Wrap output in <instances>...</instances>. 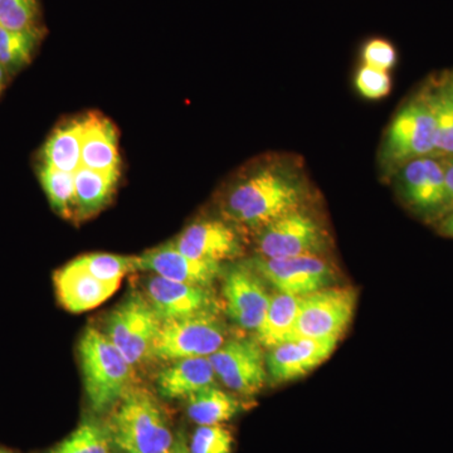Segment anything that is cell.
<instances>
[{
    "label": "cell",
    "mask_w": 453,
    "mask_h": 453,
    "mask_svg": "<svg viewBox=\"0 0 453 453\" xmlns=\"http://www.w3.org/2000/svg\"><path fill=\"white\" fill-rule=\"evenodd\" d=\"M222 292L226 311L232 321L244 330L257 332L266 315L271 295L264 279L249 261L226 271Z\"/></svg>",
    "instance_id": "7c38bea8"
},
{
    "label": "cell",
    "mask_w": 453,
    "mask_h": 453,
    "mask_svg": "<svg viewBox=\"0 0 453 453\" xmlns=\"http://www.w3.org/2000/svg\"><path fill=\"white\" fill-rule=\"evenodd\" d=\"M259 276L281 294L303 297L333 286L335 271L321 256L288 258L256 257L249 261Z\"/></svg>",
    "instance_id": "30bf717a"
},
{
    "label": "cell",
    "mask_w": 453,
    "mask_h": 453,
    "mask_svg": "<svg viewBox=\"0 0 453 453\" xmlns=\"http://www.w3.org/2000/svg\"><path fill=\"white\" fill-rule=\"evenodd\" d=\"M145 297L160 320H175L214 310L216 299L204 286L172 281L153 275L146 280Z\"/></svg>",
    "instance_id": "2e32d148"
},
{
    "label": "cell",
    "mask_w": 453,
    "mask_h": 453,
    "mask_svg": "<svg viewBox=\"0 0 453 453\" xmlns=\"http://www.w3.org/2000/svg\"><path fill=\"white\" fill-rule=\"evenodd\" d=\"M443 162H445L446 188L447 196H449V211L453 210V157H443Z\"/></svg>",
    "instance_id": "d6a6232c"
},
{
    "label": "cell",
    "mask_w": 453,
    "mask_h": 453,
    "mask_svg": "<svg viewBox=\"0 0 453 453\" xmlns=\"http://www.w3.org/2000/svg\"><path fill=\"white\" fill-rule=\"evenodd\" d=\"M173 242L189 257L219 265L240 257L243 252L240 234L223 220L192 223Z\"/></svg>",
    "instance_id": "9a60e30c"
},
{
    "label": "cell",
    "mask_w": 453,
    "mask_h": 453,
    "mask_svg": "<svg viewBox=\"0 0 453 453\" xmlns=\"http://www.w3.org/2000/svg\"><path fill=\"white\" fill-rule=\"evenodd\" d=\"M83 386L89 407L97 413L112 410L133 388V365L105 333L88 327L79 344Z\"/></svg>",
    "instance_id": "3957f363"
},
{
    "label": "cell",
    "mask_w": 453,
    "mask_h": 453,
    "mask_svg": "<svg viewBox=\"0 0 453 453\" xmlns=\"http://www.w3.org/2000/svg\"><path fill=\"white\" fill-rule=\"evenodd\" d=\"M338 339L300 338L268 349V380L276 384L301 380L333 356Z\"/></svg>",
    "instance_id": "4fadbf2b"
},
{
    "label": "cell",
    "mask_w": 453,
    "mask_h": 453,
    "mask_svg": "<svg viewBox=\"0 0 453 453\" xmlns=\"http://www.w3.org/2000/svg\"><path fill=\"white\" fill-rule=\"evenodd\" d=\"M37 0H0V27L12 31L35 29Z\"/></svg>",
    "instance_id": "f1b7e54d"
},
{
    "label": "cell",
    "mask_w": 453,
    "mask_h": 453,
    "mask_svg": "<svg viewBox=\"0 0 453 453\" xmlns=\"http://www.w3.org/2000/svg\"><path fill=\"white\" fill-rule=\"evenodd\" d=\"M262 348L256 339L226 340L210 357L217 378L238 395H258L268 380L266 356Z\"/></svg>",
    "instance_id": "9c48e42d"
},
{
    "label": "cell",
    "mask_w": 453,
    "mask_h": 453,
    "mask_svg": "<svg viewBox=\"0 0 453 453\" xmlns=\"http://www.w3.org/2000/svg\"><path fill=\"white\" fill-rule=\"evenodd\" d=\"M401 195L408 207L425 219H442L449 211L443 157H425L398 170Z\"/></svg>",
    "instance_id": "8fae6325"
},
{
    "label": "cell",
    "mask_w": 453,
    "mask_h": 453,
    "mask_svg": "<svg viewBox=\"0 0 453 453\" xmlns=\"http://www.w3.org/2000/svg\"><path fill=\"white\" fill-rule=\"evenodd\" d=\"M119 178L120 172H97L80 166L74 172V220L82 222L100 213L111 202Z\"/></svg>",
    "instance_id": "ffe728a7"
},
{
    "label": "cell",
    "mask_w": 453,
    "mask_h": 453,
    "mask_svg": "<svg viewBox=\"0 0 453 453\" xmlns=\"http://www.w3.org/2000/svg\"><path fill=\"white\" fill-rule=\"evenodd\" d=\"M438 231L443 235H447V237L453 238V210L449 211V213L441 219Z\"/></svg>",
    "instance_id": "836d02e7"
},
{
    "label": "cell",
    "mask_w": 453,
    "mask_h": 453,
    "mask_svg": "<svg viewBox=\"0 0 453 453\" xmlns=\"http://www.w3.org/2000/svg\"><path fill=\"white\" fill-rule=\"evenodd\" d=\"M0 453H12V452L8 451V449H0Z\"/></svg>",
    "instance_id": "8d00e7d4"
},
{
    "label": "cell",
    "mask_w": 453,
    "mask_h": 453,
    "mask_svg": "<svg viewBox=\"0 0 453 453\" xmlns=\"http://www.w3.org/2000/svg\"><path fill=\"white\" fill-rule=\"evenodd\" d=\"M226 342V327L214 310L163 321L154 342L153 357L175 362L211 357Z\"/></svg>",
    "instance_id": "5b68a950"
},
{
    "label": "cell",
    "mask_w": 453,
    "mask_h": 453,
    "mask_svg": "<svg viewBox=\"0 0 453 453\" xmlns=\"http://www.w3.org/2000/svg\"><path fill=\"white\" fill-rule=\"evenodd\" d=\"M308 187L299 170L268 164L234 184L225 201L226 219L258 232L286 214L303 210Z\"/></svg>",
    "instance_id": "6da1fadb"
},
{
    "label": "cell",
    "mask_w": 453,
    "mask_h": 453,
    "mask_svg": "<svg viewBox=\"0 0 453 453\" xmlns=\"http://www.w3.org/2000/svg\"><path fill=\"white\" fill-rule=\"evenodd\" d=\"M40 180L52 210L62 219L74 220V173L62 172L42 164Z\"/></svg>",
    "instance_id": "d4e9b609"
},
{
    "label": "cell",
    "mask_w": 453,
    "mask_h": 453,
    "mask_svg": "<svg viewBox=\"0 0 453 453\" xmlns=\"http://www.w3.org/2000/svg\"><path fill=\"white\" fill-rule=\"evenodd\" d=\"M121 453H127V452H121Z\"/></svg>",
    "instance_id": "f35d334b"
},
{
    "label": "cell",
    "mask_w": 453,
    "mask_h": 453,
    "mask_svg": "<svg viewBox=\"0 0 453 453\" xmlns=\"http://www.w3.org/2000/svg\"><path fill=\"white\" fill-rule=\"evenodd\" d=\"M135 271L153 273L172 281L211 288L222 273V266L213 262L199 261L179 251L173 241L135 256Z\"/></svg>",
    "instance_id": "5bb4252c"
},
{
    "label": "cell",
    "mask_w": 453,
    "mask_h": 453,
    "mask_svg": "<svg viewBox=\"0 0 453 453\" xmlns=\"http://www.w3.org/2000/svg\"><path fill=\"white\" fill-rule=\"evenodd\" d=\"M38 40V28L31 31H12L0 27V65L9 73L28 64Z\"/></svg>",
    "instance_id": "484cf974"
},
{
    "label": "cell",
    "mask_w": 453,
    "mask_h": 453,
    "mask_svg": "<svg viewBox=\"0 0 453 453\" xmlns=\"http://www.w3.org/2000/svg\"><path fill=\"white\" fill-rule=\"evenodd\" d=\"M356 88L368 100H380L388 96L392 81L388 73L363 65L356 74Z\"/></svg>",
    "instance_id": "4dcf8cb0"
},
{
    "label": "cell",
    "mask_w": 453,
    "mask_h": 453,
    "mask_svg": "<svg viewBox=\"0 0 453 453\" xmlns=\"http://www.w3.org/2000/svg\"><path fill=\"white\" fill-rule=\"evenodd\" d=\"M301 299L281 292L271 295L266 315L256 332V340L262 347L271 349L294 340Z\"/></svg>",
    "instance_id": "7402d4cb"
},
{
    "label": "cell",
    "mask_w": 453,
    "mask_h": 453,
    "mask_svg": "<svg viewBox=\"0 0 453 453\" xmlns=\"http://www.w3.org/2000/svg\"><path fill=\"white\" fill-rule=\"evenodd\" d=\"M163 321L144 294L134 292L112 310L106 336L131 365L153 357V347Z\"/></svg>",
    "instance_id": "8992f818"
},
{
    "label": "cell",
    "mask_w": 453,
    "mask_h": 453,
    "mask_svg": "<svg viewBox=\"0 0 453 453\" xmlns=\"http://www.w3.org/2000/svg\"><path fill=\"white\" fill-rule=\"evenodd\" d=\"M81 166L97 172H120L118 131L109 119L98 113L85 116Z\"/></svg>",
    "instance_id": "d6986e66"
},
{
    "label": "cell",
    "mask_w": 453,
    "mask_h": 453,
    "mask_svg": "<svg viewBox=\"0 0 453 453\" xmlns=\"http://www.w3.org/2000/svg\"><path fill=\"white\" fill-rule=\"evenodd\" d=\"M73 262L105 282L120 283L125 275L135 273V256L88 253L73 259Z\"/></svg>",
    "instance_id": "4316f807"
},
{
    "label": "cell",
    "mask_w": 453,
    "mask_h": 453,
    "mask_svg": "<svg viewBox=\"0 0 453 453\" xmlns=\"http://www.w3.org/2000/svg\"><path fill=\"white\" fill-rule=\"evenodd\" d=\"M105 428L127 453H170L175 436L163 408L148 390L131 388L111 410Z\"/></svg>",
    "instance_id": "7a4b0ae2"
},
{
    "label": "cell",
    "mask_w": 453,
    "mask_h": 453,
    "mask_svg": "<svg viewBox=\"0 0 453 453\" xmlns=\"http://www.w3.org/2000/svg\"><path fill=\"white\" fill-rule=\"evenodd\" d=\"M85 116L59 125L44 144L43 164L62 172L74 173L81 166Z\"/></svg>",
    "instance_id": "44dd1931"
},
{
    "label": "cell",
    "mask_w": 453,
    "mask_h": 453,
    "mask_svg": "<svg viewBox=\"0 0 453 453\" xmlns=\"http://www.w3.org/2000/svg\"><path fill=\"white\" fill-rule=\"evenodd\" d=\"M353 288L330 286L301 299L294 339H338L348 329L356 311Z\"/></svg>",
    "instance_id": "ba28073f"
},
{
    "label": "cell",
    "mask_w": 453,
    "mask_h": 453,
    "mask_svg": "<svg viewBox=\"0 0 453 453\" xmlns=\"http://www.w3.org/2000/svg\"><path fill=\"white\" fill-rule=\"evenodd\" d=\"M449 80H451V82H452V86H453V73L452 74H449Z\"/></svg>",
    "instance_id": "74e56055"
},
{
    "label": "cell",
    "mask_w": 453,
    "mask_h": 453,
    "mask_svg": "<svg viewBox=\"0 0 453 453\" xmlns=\"http://www.w3.org/2000/svg\"><path fill=\"white\" fill-rule=\"evenodd\" d=\"M7 71L4 70L2 65H0V92H2L3 86H4V76Z\"/></svg>",
    "instance_id": "d590c367"
},
{
    "label": "cell",
    "mask_w": 453,
    "mask_h": 453,
    "mask_svg": "<svg viewBox=\"0 0 453 453\" xmlns=\"http://www.w3.org/2000/svg\"><path fill=\"white\" fill-rule=\"evenodd\" d=\"M436 124V148L434 157H453V86L449 76L422 89Z\"/></svg>",
    "instance_id": "cb8c5ba5"
},
{
    "label": "cell",
    "mask_w": 453,
    "mask_h": 453,
    "mask_svg": "<svg viewBox=\"0 0 453 453\" xmlns=\"http://www.w3.org/2000/svg\"><path fill=\"white\" fill-rule=\"evenodd\" d=\"M111 445L105 426L88 421L83 422L73 434L57 443L50 453H111Z\"/></svg>",
    "instance_id": "83f0119b"
},
{
    "label": "cell",
    "mask_w": 453,
    "mask_h": 453,
    "mask_svg": "<svg viewBox=\"0 0 453 453\" xmlns=\"http://www.w3.org/2000/svg\"><path fill=\"white\" fill-rule=\"evenodd\" d=\"M436 148V124L434 113L422 91L396 111L384 135L380 163L384 170L395 172L404 164L434 157Z\"/></svg>",
    "instance_id": "277c9868"
},
{
    "label": "cell",
    "mask_w": 453,
    "mask_h": 453,
    "mask_svg": "<svg viewBox=\"0 0 453 453\" xmlns=\"http://www.w3.org/2000/svg\"><path fill=\"white\" fill-rule=\"evenodd\" d=\"M363 61L369 67L388 73L396 64V50L390 42L374 38L363 47Z\"/></svg>",
    "instance_id": "1f68e13d"
},
{
    "label": "cell",
    "mask_w": 453,
    "mask_h": 453,
    "mask_svg": "<svg viewBox=\"0 0 453 453\" xmlns=\"http://www.w3.org/2000/svg\"><path fill=\"white\" fill-rule=\"evenodd\" d=\"M259 257L321 256L330 246L329 234L308 211L299 210L273 220L257 232Z\"/></svg>",
    "instance_id": "52a82bcc"
},
{
    "label": "cell",
    "mask_w": 453,
    "mask_h": 453,
    "mask_svg": "<svg viewBox=\"0 0 453 453\" xmlns=\"http://www.w3.org/2000/svg\"><path fill=\"white\" fill-rule=\"evenodd\" d=\"M242 410L243 403L237 396L216 386L199 390L187 398L188 416L199 426L223 425Z\"/></svg>",
    "instance_id": "603a6c76"
},
{
    "label": "cell",
    "mask_w": 453,
    "mask_h": 453,
    "mask_svg": "<svg viewBox=\"0 0 453 453\" xmlns=\"http://www.w3.org/2000/svg\"><path fill=\"white\" fill-rule=\"evenodd\" d=\"M210 357H187L173 362L157 375V388L168 399L189 398L199 390L216 386Z\"/></svg>",
    "instance_id": "ac0fdd59"
},
{
    "label": "cell",
    "mask_w": 453,
    "mask_h": 453,
    "mask_svg": "<svg viewBox=\"0 0 453 453\" xmlns=\"http://www.w3.org/2000/svg\"><path fill=\"white\" fill-rule=\"evenodd\" d=\"M120 283L101 281L88 271L74 265H65L55 275V288L59 303L74 314L89 311L103 305L118 291Z\"/></svg>",
    "instance_id": "e0dca14e"
},
{
    "label": "cell",
    "mask_w": 453,
    "mask_h": 453,
    "mask_svg": "<svg viewBox=\"0 0 453 453\" xmlns=\"http://www.w3.org/2000/svg\"><path fill=\"white\" fill-rule=\"evenodd\" d=\"M170 453H190L189 445H188L187 438L184 436L183 432H178Z\"/></svg>",
    "instance_id": "e575fe53"
},
{
    "label": "cell",
    "mask_w": 453,
    "mask_h": 453,
    "mask_svg": "<svg viewBox=\"0 0 453 453\" xmlns=\"http://www.w3.org/2000/svg\"><path fill=\"white\" fill-rule=\"evenodd\" d=\"M234 436L226 426H199L190 440V453H232Z\"/></svg>",
    "instance_id": "f546056e"
}]
</instances>
